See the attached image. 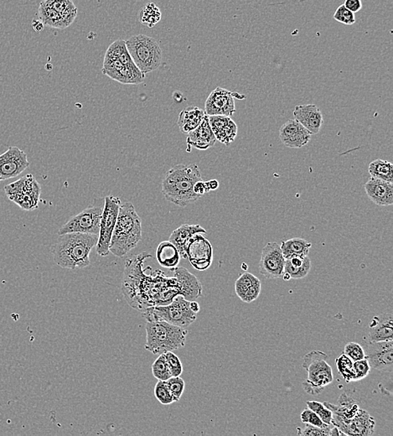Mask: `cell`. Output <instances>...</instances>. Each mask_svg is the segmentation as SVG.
Wrapping results in <instances>:
<instances>
[{"mask_svg": "<svg viewBox=\"0 0 393 436\" xmlns=\"http://www.w3.org/2000/svg\"><path fill=\"white\" fill-rule=\"evenodd\" d=\"M98 235L78 233L59 235L52 248L54 261L60 267L78 269L90 265V253Z\"/></svg>", "mask_w": 393, "mask_h": 436, "instance_id": "1", "label": "cell"}, {"mask_svg": "<svg viewBox=\"0 0 393 436\" xmlns=\"http://www.w3.org/2000/svg\"><path fill=\"white\" fill-rule=\"evenodd\" d=\"M202 180V174L195 164L176 165L165 174L162 181V193L168 202L186 207L200 198L193 188Z\"/></svg>", "mask_w": 393, "mask_h": 436, "instance_id": "2", "label": "cell"}, {"mask_svg": "<svg viewBox=\"0 0 393 436\" xmlns=\"http://www.w3.org/2000/svg\"><path fill=\"white\" fill-rule=\"evenodd\" d=\"M142 239V220L132 203H122L111 235L109 251L122 258L133 250Z\"/></svg>", "mask_w": 393, "mask_h": 436, "instance_id": "3", "label": "cell"}, {"mask_svg": "<svg viewBox=\"0 0 393 436\" xmlns=\"http://www.w3.org/2000/svg\"><path fill=\"white\" fill-rule=\"evenodd\" d=\"M187 334L186 328L172 325L162 320L148 321L145 349L155 355L173 352L186 345Z\"/></svg>", "mask_w": 393, "mask_h": 436, "instance_id": "4", "label": "cell"}, {"mask_svg": "<svg viewBox=\"0 0 393 436\" xmlns=\"http://www.w3.org/2000/svg\"><path fill=\"white\" fill-rule=\"evenodd\" d=\"M328 360V355L321 351H312L304 355L303 368L306 370L308 377L303 383V388L309 395H319L326 386L333 383L332 368Z\"/></svg>", "mask_w": 393, "mask_h": 436, "instance_id": "5", "label": "cell"}, {"mask_svg": "<svg viewBox=\"0 0 393 436\" xmlns=\"http://www.w3.org/2000/svg\"><path fill=\"white\" fill-rule=\"evenodd\" d=\"M125 41L134 63L144 74L160 67L163 54L156 39L140 34Z\"/></svg>", "mask_w": 393, "mask_h": 436, "instance_id": "6", "label": "cell"}, {"mask_svg": "<svg viewBox=\"0 0 393 436\" xmlns=\"http://www.w3.org/2000/svg\"><path fill=\"white\" fill-rule=\"evenodd\" d=\"M144 318L148 321L162 320L176 326L187 328L193 323L198 314L192 311L190 302L182 295H176L172 302L165 306H156L142 311Z\"/></svg>", "mask_w": 393, "mask_h": 436, "instance_id": "7", "label": "cell"}, {"mask_svg": "<svg viewBox=\"0 0 393 436\" xmlns=\"http://www.w3.org/2000/svg\"><path fill=\"white\" fill-rule=\"evenodd\" d=\"M104 207V199L96 198L92 205L73 216L61 227L59 235L78 233L98 235Z\"/></svg>", "mask_w": 393, "mask_h": 436, "instance_id": "8", "label": "cell"}, {"mask_svg": "<svg viewBox=\"0 0 393 436\" xmlns=\"http://www.w3.org/2000/svg\"><path fill=\"white\" fill-rule=\"evenodd\" d=\"M122 203L118 196H107L104 198V207L100 223L98 240L96 249L98 256L106 257L110 251V242L115 225H116L119 207Z\"/></svg>", "mask_w": 393, "mask_h": 436, "instance_id": "9", "label": "cell"}, {"mask_svg": "<svg viewBox=\"0 0 393 436\" xmlns=\"http://www.w3.org/2000/svg\"><path fill=\"white\" fill-rule=\"evenodd\" d=\"M235 98L242 100L246 98V96L218 87L208 96L204 111L208 116L224 115L231 117L236 113Z\"/></svg>", "mask_w": 393, "mask_h": 436, "instance_id": "10", "label": "cell"}, {"mask_svg": "<svg viewBox=\"0 0 393 436\" xmlns=\"http://www.w3.org/2000/svg\"><path fill=\"white\" fill-rule=\"evenodd\" d=\"M364 351L365 358L372 369L386 373L393 371V340L368 342Z\"/></svg>", "mask_w": 393, "mask_h": 436, "instance_id": "11", "label": "cell"}, {"mask_svg": "<svg viewBox=\"0 0 393 436\" xmlns=\"http://www.w3.org/2000/svg\"><path fill=\"white\" fill-rule=\"evenodd\" d=\"M332 424L343 435L369 436L373 435L376 428L375 419L368 411L361 408L350 419H341L333 415Z\"/></svg>", "mask_w": 393, "mask_h": 436, "instance_id": "12", "label": "cell"}, {"mask_svg": "<svg viewBox=\"0 0 393 436\" xmlns=\"http://www.w3.org/2000/svg\"><path fill=\"white\" fill-rule=\"evenodd\" d=\"M187 256L190 263L196 270L204 271L213 264V249L203 233H198L191 238L187 249Z\"/></svg>", "mask_w": 393, "mask_h": 436, "instance_id": "13", "label": "cell"}, {"mask_svg": "<svg viewBox=\"0 0 393 436\" xmlns=\"http://www.w3.org/2000/svg\"><path fill=\"white\" fill-rule=\"evenodd\" d=\"M285 258L280 245L270 242L264 247L259 262V271L268 279H279L284 272Z\"/></svg>", "mask_w": 393, "mask_h": 436, "instance_id": "14", "label": "cell"}, {"mask_svg": "<svg viewBox=\"0 0 393 436\" xmlns=\"http://www.w3.org/2000/svg\"><path fill=\"white\" fill-rule=\"evenodd\" d=\"M30 167V162L24 150L10 146L0 154V181L10 180L21 175Z\"/></svg>", "mask_w": 393, "mask_h": 436, "instance_id": "15", "label": "cell"}, {"mask_svg": "<svg viewBox=\"0 0 393 436\" xmlns=\"http://www.w3.org/2000/svg\"><path fill=\"white\" fill-rule=\"evenodd\" d=\"M311 134L296 119H290L279 129V138L288 148L300 149L308 145Z\"/></svg>", "mask_w": 393, "mask_h": 436, "instance_id": "16", "label": "cell"}, {"mask_svg": "<svg viewBox=\"0 0 393 436\" xmlns=\"http://www.w3.org/2000/svg\"><path fill=\"white\" fill-rule=\"evenodd\" d=\"M171 269L175 273L180 295L189 302L196 300L202 295V285L198 278L186 268L176 267Z\"/></svg>", "mask_w": 393, "mask_h": 436, "instance_id": "17", "label": "cell"}, {"mask_svg": "<svg viewBox=\"0 0 393 436\" xmlns=\"http://www.w3.org/2000/svg\"><path fill=\"white\" fill-rule=\"evenodd\" d=\"M208 121L217 141L226 146L232 144L237 135V125L231 117L224 115L208 116Z\"/></svg>", "mask_w": 393, "mask_h": 436, "instance_id": "18", "label": "cell"}, {"mask_svg": "<svg viewBox=\"0 0 393 436\" xmlns=\"http://www.w3.org/2000/svg\"><path fill=\"white\" fill-rule=\"evenodd\" d=\"M365 191L370 200L377 206L387 207L393 204V184L371 177L365 184Z\"/></svg>", "mask_w": 393, "mask_h": 436, "instance_id": "19", "label": "cell"}, {"mask_svg": "<svg viewBox=\"0 0 393 436\" xmlns=\"http://www.w3.org/2000/svg\"><path fill=\"white\" fill-rule=\"evenodd\" d=\"M217 142L215 135L211 130L208 115L206 114L202 123L198 128L192 130L188 134L187 144L188 152H191V148L194 147L200 150H206L213 147Z\"/></svg>", "mask_w": 393, "mask_h": 436, "instance_id": "20", "label": "cell"}, {"mask_svg": "<svg viewBox=\"0 0 393 436\" xmlns=\"http://www.w3.org/2000/svg\"><path fill=\"white\" fill-rule=\"evenodd\" d=\"M297 121L301 123L311 134H316L321 129L323 115L321 111L315 104L298 105L294 110Z\"/></svg>", "mask_w": 393, "mask_h": 436, "instance_id": "21", "label": "cell"}, {"mask_svg": "<svg viewBox=\"0 0 393 436\" xmlns=\"http://www.w3.org/2000/svg\"><path fill=\"white\" fill-rule=\"evenodd\" d=\"M262 284L253 273L245 272L239 276L235 283V291L239 299L245 303H252L259 297Z\"/></svg>", "mask_w": 393, "mask_h": 436, "instance_id": "22", "label": "cell"}, {"mask_svg": "<svg viewBox=\"0 0 393 436\" xmlns=\"http://www.w3.org/2000/svg\"><path fill=\"white\" fill-rule=\"evenodd\" d=\"M368 342L393 340V318L392 313L374 316L369 325Z\"/></svg>", "mask_w": 393, "mask_h": 436, "instance_id": "23", "label": "cell"}, {"mask_svg": "<svg viewBox=\"0 0 393 436\" xmlns=\"http://www.w3.org/2000/svg\"><path fill=\"white\" fill-rule=\"evenodd\" d=\"M198 233H206V231L198 225H183L172 231L169 242L176 247L179 251L180 258H187V249L192 237Z\"/></svg>", "mask_w": 393, "mask_h": 436, "instance_id": "24", "label": "cell"}, {"mask_svg": "<svg viewBox=\"0 0 393 436\" xmlns=\"http://www.w3.org/2000/svg\"><path fill=\"white\" fill-rule=\"evenodd\" d=\"M5 191L9 199L24 193V194L32 196L34 199L39 200L41 188L37 180L29 174V175L17 180V183L8 185L5 187Z\"/></svg>", "mask_w": 393, "mask_h": 436, "instance_id": "25", "label": "cell"}, {"mask_svg": "<svg viewBox=\"0 0 393 436\" xmlns=\"http://www.w3.org/2000/svg\"><path fill=\"white\" fill-rule=\"evenodd\" d=\"M312 263L309 256L294 257L285 260L284 280H301L309 275Z\"/></svg>", "mask_w": 393, "mask_h": 436, "instance_id": "26", "label": "cell"}, {"mask_svg": "<svg viewBox=\"0 0 393 436\" xmlns=\"http://www.w3.org/2000/svg\"><path fill=\"white\" fill-rule=\"evenodd\" d=\"M206 113L198 107L191 106L180 112L178 118V126L183 134H188L198 128L203 118H205Z\"/></svg>", "mask_w": 393, "mask_h": 436, "instance_id": "27", "label": "cell"}, {"mask_svg": "<svg viewBox=\"0 0 393 436\" xmlns=\"http://www.w3.org/2000/svg\"><path fill=\"white\" fill-rule=\"evenodd\" d=\"M323 404L337 417L344 419H350L354 417L360 410L359 405L346 393H342L338 399L337 404L325 402Z\"/></svg>", "mask_w": 393, "mask_h": 436, "instance_id": "28", "label": "cell"}, {"mask_svg": "<svg viewBox=\"0 0 393 436\" xmlns=\"http://www.w3.org/2000/svg\"><path fill=\"white\" fill-rule=\"evenodd\" d=\"M156 258L162 267L174 269L180 263V256L179 251L171 242L163 241L158 246Z\"/></svg>", "mask_w": 393, "mask_h": 436, "instance_id": "29", "label": "cell"}, {"mask_svg": "<svg viewBox=\"0 0 393 436\" xmlns=\"http://www.w3.org/2000/svg\"><path fill=\"white\" fill-rule=\"evenodd\" d=\"M312 244L301 238H294L283 241L280 245L285 260L294 257L308 256Z\"/></svg>", "mask_w": 393, "mask_h": 436, "instance_id": "30", "label": "cell"}, {"mask_svg": "<svg viewBox=\"0 0 393 436\" xmlns=\"http://www.w3.org/2000/svg\"><path fill=\"white\" fill-rule=\"evenodd\" d=\"M45 3L61 15L67 27L70 26L78 17V8L73 0H45Z\"/></svg>", "mask_w": 393, "mask_h": 436, "instance_id": "31", "label": "cell"}, {"mask_svg": "<svg viewBox=\"0 0 393 436\" xmlns=\"http://www.w3.org/2000/svg\"><path fill=\"white\" fill-rule=\"evenodd\" d=\"M145 75L133 63L123 65L113 80L122 84L138 85L144 83Z\"/></svg>", "mask_w": 393, "mask_h": 436, "instance_id": "32", "label": "cell"}, {"mask_svg": "<svg viewBox=\"0 0 393 436\" xmlns=\"http://www.w3.org/2000/svg\"><path fill=\"white\" fill-rule=\"evenodd\" d=\"M39 18L44 25L60 30L67 28L63 18H61V15L52 9V7H50L45 1L41 2L40 5Z\"/></svg>", "mask_w": 393, "mask_h": 436, "instance_id": "33", "label": "cell"}, {"mask_svg": "<svg viewBox=\"0 0 393 436\" xmlns=\"http://www.w3.org/2000/svg\"><path fill=\"white\" fill-rule=\"evenodd\" d=\"M368 172L373 178L392 183L393 165L391 162L380 159L373 160L369 165Z\"/></svg>", "mask_w": 393, "mask_h": 436, "instance_id": "34", "label": "cell"}, {"mask_svg": "<svg viewBox=\"0 0 393 436\" xmlns=\"http://www.w3.org/2000/svg\"><path fill=\"white\" fill-rule=\"evenodd\" d=\"M306 427L298 428L299 435H309V436H340L343 435L340 430L337 426H334L333 424H329L328 426L325 428H319L311 424H304Z\"/></svg>", "mask_w": 393, "mask_h": 436, "instance_id": "35", "label": "cell"}, {"mask_svg": "<svg viewBox=\"0 0 393 436\" xmlns=\"http://www.w3.org/2000/svg\"><path fill=\"white\" fill-rule=\"evenodd\" d=\"M335 364H337L339 373L341 374L346 383H354L356 374L354 371L353 361L350 357L343 353L337 358Z\"/></svg>", "mask_w": 393, "mask_h": 436, "instance_id": "36", "label": "cell"}, {"mask_svg": "<svg viewBox=\"0 0 393 436\" xmlns=\"http://www.w3.org/2000/svg\"><path fill=\"white\" fill-rule=\"evenodd\" d=\"M160 19V10L153 3H147L144 9H142L140 14V21L142 24L147 25L150 28L159 23Z\"/></svg>", "mask_w": 393, "mask_h": 436, "instance_id": "37", "label": "cell"}, {"mask_svg": "<svg viewBox=\"0 0 393 436\" xmlns=\"http://www.w3.org/2000/svg\"><path fill=\"white\" fill-rule=\"evenodd\" d=\"M152 373L153 377L158 380L167 381L171 377V370H169L167 360H165L164 355L160 354V356L153 362L152 365Z\"/></svg>", "mask_w": 393, "mask_h": 436, "instance_id": "38", "label": "cell"}, {"mask_svg": "<svg viewBox=\"0 0 393 436\" xmlns=\"http://www.w3.org/2000/svg\"><path fill=\"white\" fill-rule=\"evenodd\" d=\"M308 408L315 413L326 424H332L333 413L319 401H307Z\"/></svg>", "mask_w": 393, "mask_h": 436, "instance_id": "39", "label": "cell"}, {"mask_svg": "<svg viewBox=\"0 0 393 436\" xmlns=\"http://www.w3.org/2000/svg\"><path fill=\"white\" fill-rule=\"evenodd\" d=\"M155 396L161 404L169 405L175 402L167 381L158 382L155 387Z\"/></svg>", "mask_w": 393, "mask_h": 436, "instance_id": "40", "label": "cell"}, {"mask_svg": "<svg viewBox=\"0 0 393 436\" xmlns=\"http://www.w3.org/2000/svg\"><path fill=\"white\" fill-rule=\"evenodd\" d=\"M175 402H178L184 391V381L179 377H171L167 381Z\"/></svg>", "mask_w": 393, "mask_h": 436, "instance_id": "41", "label": "cell"}, {"mask_svg": "<svg viewBox=\"0 0 393 436\" xmlns=\"http://www.w3.org/2000/svg\"><path fill=\"white\" fill-rule=\"evenodd\" d=\"M333 18L337 22L341 23L346 25H352L356 23V17L354 14L346 9L344 5L339 6L337 11H335Z\"/></svg>", "mask_w": 393, "mask_h": 436, "instance_id": "42", "label": "cell"}, {"mask_svg": "<svg viewBox=\"0 0 393 436\" xmlns=\"http://www.w3.org/2000/svg\"><path fill=\"white\" fill-rule=\"evenodd\" d=\"M165 360H167L169 370H171L172 377H179L183 373L182 362L178 356L173 352L164 353Z\"/></svg>", "mask_w": 393, "mask_h": 436, "instance_id": "43", "label": "cell"}, {"mask_svg": "<svg viewBox=\"0 0 393 436\" xmlns=\"http://www.w3.org/2000/svg\"><path fill=\"white\" fill-rule=\"evenodd\" d=\"M353 368L356 377H354V382L361 381L365 379L371 372V366H370L367 358L363 360L353 362Z\"/></svg>", "mask_w": 393, "mask_h": 436, "instance_id": "44", "label": "cell"}, {"mask_svg": "<svg viewBox=\"0 0 393 436\" xmlns=\"http://www.w3.org/2000/svg\"><path fill=\"white\" fill-rule=\"evenodd\" d=\"M344 354L353 362L363 360L365 357L363 347L357 342L348 343L345 346Z\"/></svg>", "mask_w": 393, "mask_h": 436, "instance_id": "45", "label": "cell"}, {"mask_svg": "<svg viewBox=\"0 0 393 436\" xmlns=\"http://www.w3.org/2000/svg\"><path fill=\"white\" fill-rule=\"evenodd\" d=\"M127 49L126 41L118 40L109 45L104 59H118V56Z\"/></svg>", "mask_w": 393, "mask_h": 436, "instance_id": "46", "label": "cell"}, {"mask_svg": "<svg viewBox=\"0 0 393 436\" xmlns=\"http://www.w3.org/2000/svg\"><path fill=\"white\" fill-rule=\"evenodd\" d=\"M300 418H301L302 422L304 424H311V426H314L316 427L325 428L329 426V424H326L325 423H323L321 418H319L315 412L310 411V408L304 410L302 412Z\"/></svg>", "mask_w": 393, "mask_h": 436, "instance_id": "47", "label": "cell"}, {"mask_svg": "<svg viewBox=\"0 0 393 436\" xmlns=\"http://www.w3.org/2000/svg\"><path fill=\"white\" fill-rule=\"evenodd\" d=\"M344 6L354 14L359 12L362 9L361 0H345Z\"/></svg>", "mask_w": 393, "mask_h": 436, "instance_id": "48", "label": "cell"}, {"mask_svg": "<svg viewBox=\"0 0 393 436\" xmlns=\"http://www.w3.org/2000/svg\"><path fill=\"white\" fill-rule=\"evenodd\" d=\"M193 190L195 194L198 195L200 198H202V196L206 194V193L210 192L209 189L207 187L206 181H204L203 180H199L195 184Z\"/></svg>", "mask_w": 393, "mask_h": 436, "instance_id": "49", "label": "cell"}, {"mask_svg": "<svg viewBox=\"0 0 393 436\" xmlns=\"http://www.w3.org/2000/svg\"><path fill=\"white\" fill-rule=\"evenodd\" d=\"M118 61H120V63L123 65H129L134 63L132 58H131L130 54L128 51V49H126L125 51L123 52L121 55L118 56Z\"/></svg>", "mask_w": 393, "mask_h": 436, "instance_id": "50", "label": "cell"}, {"mask_svg": "<svg viewBox=\"0 0 393 436\" xmlns=\"http://www.w3.org/2000/svg\"><path fill=\"white\" fill-rule=\"evenodd\" d=\"M206 185L209 191H215L219 188V183L217 180H211L206 181Z\"/></svg>", "mask_w": 393, "mask_h": 436, "instance_id": "51", "label": "cell"}, {"mask_svg": "<svg viewBox=\"0 0 393 436\" xmlns=\"http://www.w3.org/2000/svg\"><path fill=\"white\" fill-rule=\"evenodd\" d=\"M32 27L36 32H41L44 30V24L40 21V19L39 21H34L32 22Z\"/></svg>", "mask_w": 393, "mask_h": 436, "instance_id": "52", "label": "cell"}, {"mask_svg": "<svg viewBox=\"0 0 393 436\" xmlns=\"http://www.w3.org/2000/svg\"><path fill=\"white\" fill-rule=\"evenodd\" d=\"M190 306L192 311H194L195 313L198 314V312L200 310V304L195 302V300H192L190 302Z\"/></svg>", "mask_w": 393, "mask_h": 436, "instance_id": "53", "label": "cell"}]
</instances>
